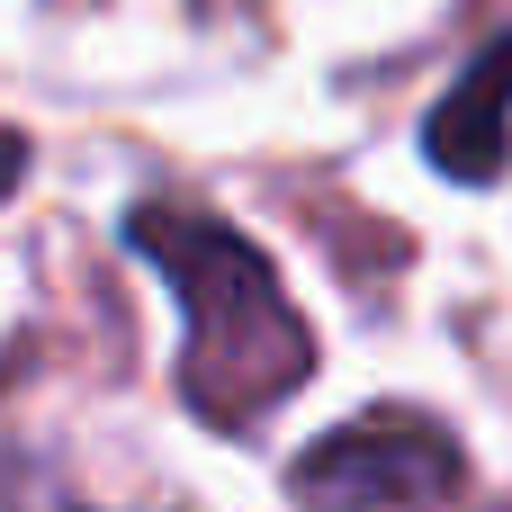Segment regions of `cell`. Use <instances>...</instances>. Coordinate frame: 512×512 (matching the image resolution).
Here are the masks:
<instances>
[{
  "instance_id": "cell-2",
  "label": "cell",
  "mask_w": 512,
  "mask_h": 512,
  "mask_svg": "<svg viewBox=\"0 0 512 512\" xmlns=\"http://www.w3.org/2000/svg\"><path fill=\"white\" fill-rule=\"evenodd\" d=\"M441 495H459V450L441 423L423 414H360L333 441H315L297 459V504L306 512H432Z\"/></svg>"
},
{
  "instance_id": "cell-1",
  "label": "cell",
  "mask_w": 512,
  "mask_h": 512,
  "mask_svg": "<svg viewBox=\"0 0 512 512\" xmlns=\"http://www.w3.org/2000/svg\"><path fill=\"white\" fill-rule=\"evenodd\" d=\"M126 243L171 279L180 315H189V351H180V387L216 432H252L279 396L306 387L315 369V333L297 324V306L279 297L270 261L225 225V216H180V207H135Z\"/></svg>"
},
{
  "instance_id": "cell-4",
  "label": "cell",
  "mask_w": 512,
  "mask_h": 512,
  "mask_svg": "<svg viewBox=\"0 0 512 512\" xmlns=\"http://www.w3.org/2000/svg\"><path fill=\"white\" fill-rule=\"evenodd\" d=\"M0 512H81L72 495H0Z\"/></svg>"
},
{
  "instance_id": "cell-3",
  "label": "cell",
  "mask_w": 512,
  "mask_h": 512,
  "mask_svg": "<svg viewBox=\"0 0 512 512\" xmlns=\"http://www.w3.org/2000/svg\"><path fill=\"white\" fill-rule=\"evenodd\" d=\"M504 108H512V45H495V54L468 63V81H459V90L441 99V117L423 126L432 162H441L450 180H495V171H504Z\"/></svg>"
}]
</instances>
